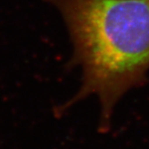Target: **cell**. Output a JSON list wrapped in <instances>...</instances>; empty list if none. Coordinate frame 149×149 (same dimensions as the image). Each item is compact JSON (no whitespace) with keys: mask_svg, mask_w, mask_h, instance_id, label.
<instances>
[{"mask_svg":"<svg viewBox=\"0 0 149 149\" xmlns=\"http://www.w3.org/2000/svg\"><path fill=\"white\" fill-rule=\"evenodd\" d=\"M59 12L72 44L68 68H80L81 86L58 114L92 95L100 102L99 131L111 130L112 114L149 73V0H43Z\"/></svg>","mask_w":149,"mask_h":149,"instance_id":"cell-1","label":"cell"}]
</instances>
